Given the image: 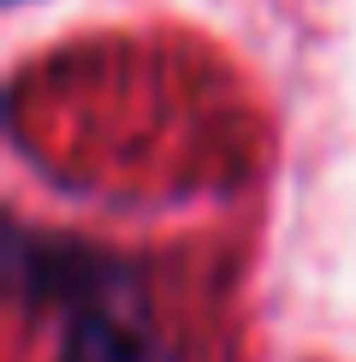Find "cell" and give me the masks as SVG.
<instances>
[{"instance_id":"1","label":"cell","mask_w":356,"mask_h":362,"mask_svg":"<svg viewBox=\"0 0 356 362\" xmlns=\"http://www.w3.org/2000/svg\"><path fill=\"white\" fill-rule=\"evenodd\" d=\"M6 274L24 303L54 321L59 362H172L143 274L125 255L18 226L6 238Z\"/></svg>"}]
</instances>
